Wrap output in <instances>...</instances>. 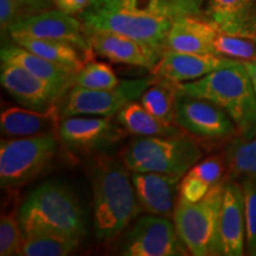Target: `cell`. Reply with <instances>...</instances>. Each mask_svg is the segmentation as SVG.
I'll return each mask as SVG.
<instances>
[{"instance_id":"6da1fadb","label":"cell","mask_w":256,"mask_h":256,"mask_svg":"<svg viewBox=\"0 0 256 256\" xmlns=\"http://www.w3.org/2000/svg\"><path fill=\"white\" fill-rule=\"evenodd\" d=\"M184 14H196L180 0H92L78 17L86 30L124 34L162 54L172 23Z\"/></svg>"},{"instance_id":"7a4b0ae2","label":"cell","mask_w":256,"mask_h":256,"mask_svg":"<svg viewBox=\"0 0 256 256\" xmlns=\"http://www.w3.org/2000/svg\"><path fill=\"white\" fill-rule=\"evenodd\" d=\"M132 172L113 156H98L90 165L94 232L98 241L116 238L142 212Z\"/></svg>"},{"instance_id":"3957f363","label":"cell","mask_w":256,"mask_h":256,"mask_svg":"<svg viewBox=\"0 0 256 256\" xmlns=\"http://www.w3.org/2000/svg\"><path fill=\"white\" fill-rule=\"evenodd\" d=\"M179 88L226 110L238 126V136H256V94L243 62L217 69L194 81L179 83Z\"/></svg>"},{"instance_id":"277c9868","label":"cell","mask_w":256,"mask_h":256,"mask_svg":"<svg viewBox=\"0 0 256 256\" xmlns=\"http://www.w3.org/2000/svg\"><path fill=\"white\" fill-rule=\"evenodd\" d=\"M24 234L50 232L82 240L86 235L84 211L75 194L57 182L34 188L18 215Z\"/></svg>"},{"instance_id":"5b68a950","label":"cell","mask_w":256,"mask_h":256,"mask_svg":"<svg viewBox=\"0 0 256 256\" xmlns=\"http://www.w3.org/2000/svg\"><path fill=\"white\" fill-rule=\"evenodd\" d=\"M130 172H159L183 178L198 162L203 152L184 134L168 136H136L121 154Z\"/></svg>"},{"instance_id":"8992f818","label":"cell","mask_w":256,"mask_h":256,"mask_svg":"<svg viewBox=\"0 0 256 256\" xmlns=\"http://www.w3.org/2000/svg\"><path fill=\"white\" fill-rule=\"evenodd\" d=\"M224 182L215 185L196 203L178 202L174 222L188 252L194 256L220 255V215Z\"/></svg>"},{"instance_id":"52a82bcc","label":"cell","mask_w":256,"mask_h":256,"mask_svg":"<svg viewBox=\"0 0 256 256\" xmlns=\"http://www.w3.org/2000/svg\"><path fill=\"white\" fill-rule=\"evenodd\" d=\"M58 148L55 132L2 139L0 144V183L17 188L30 183L50 164Z\"/></svg>"},{"instance_id":"ba28073f","label":"cell","mask_w":256,"mask_h":256,"mask_svg":"<svg viewBox=\"0 0 256 256\" xmlns=\"http://www.w3.org/2000/svg\"><path fill=\"white\" fill-rule=\"evenodd\" d=\"M156 76L124 80L113 89H88L72 86L63 96L60 118L75 115L113 116L130 102L142 98L144 92L156 81Z\"/></svg>"},{"instance_id":"9c48e42d","label":"cell","mask_w":256,"mask_h":256,"mask_svg":"<svg viewBox=\"0 0 256 256\" xmlns=\"http://www.w3.org/2000/svg\"><path fill=\"white\" fill-rule=\"evenodd\" d=\"M174 122L188 134L202 139L223 140L238 136V126L226 110L180 88L176 101Z\"/></svg>"},{"instance_id":"30bf717a","label":"cell","mask_w":256,"mask_h":256,"mask_svg":"<svg viewBox=\"0 0 256 256\" xmlns=\"http://www.w3.org/2000/svg\"><path fill=\"white\" fill-rule=\"evenodd\" d=\"M186 247L168 217H140L121 240L119 254L124 256L186 255Z\"/></svg>"},{"instance_id":"8fae6325","label":"cell","mask_w":256,"mask_h":256,"mask_svg":"<svg viewBox=\"0 0 256 256\" xmlns=\"http://www.w3.org/2000/svg\"><path fill=\"white\" fill-rule=\"evenodd\" d=\"M8 34L10 37L23 34L34 38L66 42L88 55H92V52L80 18L66 14L58 8L23 16L11 25Z\"/></svg>"},{"instance_id":"7c38bea8","label":"cell","mask_w":256,"mask_h":256,"mask_svg":"<svg viewBox=\"0 0 256 256\" xmlns=\"http://www.w3.org/2000/svg\"><path fill=\"white\" fill-rule=\"evenodd\" d=\"M57 133L69 148L81 152L110 147L124 136L122 130L110 120V116L92 115L60 118Z\"/></svg>"},{"instance_id":"4fadbf2b","label":"cell","mask_w":256,"mask_h":256,"mask_svg":"<svg viewBox=\"0 0 256 256\" xmlns=\"http://www.w3.org/2000/svg\"><path fill=\"white\" fill-rule=\"evenodd\" d=\"M0 82L2 88L23 107L34 110H46L66 90L44 81L17 64L2 60Z\"/></svg>"},{"instance_id":"5bb4252c","label":"cell","mask_w":256,"mask_h":256,"mask_svg":"<svg viewBox=\"0 0 256 256\" xmlns=\"http://www.w3.org/2000/svg\"><path fill=\"white\" fill-rule=\"evenodd\" d=\"M92 52L115 63L152 70L162 54L133 38L110 31L86 30Z\"/></svg>"},{"instance_id":"9a60e30c","label":"cell","mask_w":256,"mask_h":256,"mask_svg":"<svg viewBox=\"0 0 256 256\" xmlns=\"http://www.w3.org/2000/svg\"><path fill=\"white\" fill-rule=\"evenodd\" d=\"M244 197L240 182H224L220 215V255L241 256L246 250Z\"/></svg>"},{"instance_id":"2e32d148","label":"cell","mask_w":256,"mask_h":256,"mask_svg":"<svg viewBox=\"0 0 256 256\" xmlns=\"http://www.w3.org/2000/svg\"><path fill=\"white\" fill-rule=\"evenodd\" d=\"M240 60L214 54H190L166 49L152 70L156 78L177 83L194 81L217 69L235 66Z\"/></svg>"},{"instance_id":"e0dca14e","label":"cell","mask_w":256,"mask_h":256,"mask_svg":"<svg viewBox=\"0 0 256 256\" xmlns=\"http://www.w3.org/2000/svg\"><path fill=\"white\" fill-rule=\"evenodd\" d=\"M132 183L142 210L162 217H174L182 177L159 172H132Z\"/></svg>"},{"instance_id":"ac0fdd59","label":"cell","mask_w":256,"mask_h":256,"mask_svg":"<svg viewBox=\"0 0 256 256\" xmlns=\"http://www.w3.org/2000/svg\"><path fill=\"white\" fill-rule=\"evenodd\" d=\"M218 28L206 16L184 14L176 18L166 38V49L190 54H212Z\"/></svg>"},{"instance_id":"d6986e66","label":"cell","mask_w":256,"mask_h":256,"mask_svg":"<svg viewBox=\"0 0 256 256\" xmlns=\"http://www.w3.org/2000/svg\"><path fill=\"white\" fill-rule=\"evenodd\" d=\"M204 16L224 34L256 38V0H206Z\"/></svg>"},{"instance_id":"ffe728a7","label":"cell","mask_w":256,"mask_h":256,"mask_svg":"<svg viewBox=\"0 0 256 256\" xmlns=\"http://www.w3.org/2000/svg\"><path fill=\"white\" fill-rule=\"evenodd\" d=\"M60 120V113L56 104L46 110L10 107L2 112L0 128L8 138H28L55 132Z\"/></svg>"},{"instance_id":"44dd1931","label":"cell","mask_w":256,"mask_h":256,"mask_svg":"<svg viewBox=\"0 0 256 256\" xmlns=\"http://www.w3.org/2000/svg\"><path fill=\"white\" fill-rule=\"evenodd\" d=\"M0 58L4 62L17 64L28 70V72L34 74L37 78L44 80L51 84H55L66 92L74 86V78L76 75L74 70L50 62V60L26 50L25 48L18 46L14 42V44L8 43L2 48Z\"/></svg>"},{"instance_id":"7402d4cb","label":"cell","mask_w":256,"mask_h":256,"mask_svg":"<svg viewBox=\"0 0 256 256\" xmlns=\"http://www.w3.org/2000/svg\"><path fill=\"white\" fill-rule=\"evenodd\" d=\"M11 38L18 46L25 48L26 50L50 62L74 70L75 72H80L87 64L90 57V55L86 54L84 51L66 42L34 38L23 36V34H14V36H11Z\"/></svg>"},{"instance_id":"603a6c76","label":"cell","mask_w":256,"mask_h":256,"mask_svg":"<svg viewBox=\"0 0 256 256\" xmlns=\"http://www.w3.org/2000/svg\"><path fill=\"white\" fill-rule=\"evenodd\" d=\"M224 159L212 156L192 166L179 184L178 202L196 203L220 182H223Z\"/></svg>"},{"instance_id":"cb8c5ba5","label":"cell","mask_w":256,"mask_h":256,"mask_svg":"<svg viewBox=\"0 0 256 256\" xmlns=\"http://www.w3.org/2000/svg\"><path fill=\"white\" fill-rule=\"evenodd\" d=\"M116 121L124 130L136 136H168L182 134L180 128L156 119L142 104L130 102L116 114Z\"/></svg>"},{"instance_id":"d4e9b609","label":"cell","mask_w":256,"mask_h":256,"mask_svg":"<svg viewBox=\"0 0 256 256\" xmlns=\"http://www.w3.org/2000/svg\"><path fill=\"white\" fill-rule=\"evenodd\" d=\"M178 92L179 83L158 78L153 84L144 92L139 100L140 104L156 119L165 124H174Z\"/></svg>"},{"instance_id":"484cf974","label":"cell","mask_w":256,"mask_h":256,"mask_svg":"<svg viewBox=\"0 0 256 256\" xmlns=\"http://www.w3.org/2000/svg\"><path fill=\"white\" fill-rule=\"evenodd\" d=\"M224 162L228 166L230 179L238 182L256 179V136L232 138L224 152Z\"/></svg>"},{"instance_id":"4316f807","label":"cell","mask_w":256,"mask_h":256,"mask_svg":"<svg viewBox=\"0 0 256 256\" xmlns=\"http://www.w3.org/2000/svg\"><path fill=\"white\" fill-rule=\"evenodd\" d=\"M81 240L50 232L24 234L18 255L66 256L78 247Z\"/></svg>"},{"instance_id":"83f0119b","label":"cell","mask_w":256,"mask_h":256,"mask_svg":"<svg viewBox=\"0 0 256 256\" xmlns=\"http://www.w3.org/2000/svg\"><path fill=\"white\" fill-rule=\"evenodd\" d=\"M212 54L240 62H247L256 58L255 38L234 36L217 32L212 40Z\"/></svg>"},{"instance_id":"f1b7e54d","label":"cell","mask_w":256,"mask_h":256,"mask_svg":"<svg viewBox=\"0 0 256 256\" xmlns=\"http://www.w3.org/2000/svg\"><path fill=\"white\" fill-rule=\"evenodd\" d=\"M120 82L110 64L102 62L87 63L74 78V86L88 89H113Z\"/></svg>"},{"instance_id":"f546056e","label":"cell","mask_w":256,"mask_h":256,"mask_svg":"<svg viewBox=\"0 0 256 256\" xmlns=\"http://www.w3.org/2000/svg\"><path fill=\"white\" fill-rule=\"evenodd\" d=\"M240 183L244 197L246 252L248 255H256V179L247 178Z\"/></svg>"},{"instance_id":"4dcf8cb0","label":"cell","mask_w":256,"mask_h":256,"mask_svg":"<svg viewBox=\"0 0 256 256\" xmlns=\"http://www.w3.org/2000/svg\"><path fill=\"white\" fill-rule=\"evenodd\" d=\"M24 232L14 215H2L0 220V255H18Z\"/></svg>"},{"instance_id":"1f68e13d","label":"cell","mask_w":256,"mask_h":256,"mask_svg":"<svg viewBox=\"0 0 256 256\" xmlns=\"http://www.w3.org/2000/svg\"><path fill=\"white\" fill-rule=\"evenodd\" d=\"M23 11L17 0H0V28L2 34H8L11 25L23 17L20 12Z\"/></svg>"},{"instance_id":"d6a6232c","label":"cell","mask_w":256,"mask_h":256,"mask_svg":"<svg viewBox=\"0 0 256 256\" xmlns=\"http://www.w3.org/2000/svg\"><path fill=\"white\" fill-rule=\"evenodd\" d=\"M92 0H54L56 8L69 14H80L88 8Z\"/></svg>"},{"instance_id":"836d02e7","label":"cell","mask_w":256,"mask_h":256,"mask_svg":"<svg viewBox=\"0 0 256 256\" xmlns=\"http://www.w3.org/2000/svg\"><path fill=\"white\" fill-rule=\"evenodd\" d=\"M17 2L22 8L30 12L46 11L51 5H54V0H17Z\"/></svg>"},{"instance_id":"e575fe53","label":"cell","mask_w":256,"mask_h":256,"mask_svg":"<svg viewBox=\"0 0 256 256\" xmlns=\"http://www.w3.org/2000/svg\"><path fill=\"white\" fill-rule=\"evenodd\" d=\"M243 64L247 68L249 75H250L252 81V86H254L255 89V94H256V58L252 60H247V62H243Z\"/></svg>"},{"instance_id":"d590c367","label":"cell","mask_w":256,"mask_h":256,"mask_svg":"<svg viewBox=\"0 0 256 256\" xmlns=\"http://www.w3.org/2000/svg\"><path fill=\"white\" fill-rule=\"evenodd\" d=\"M184 4H186L196 14H200V6L204 0H180Z\"/></svg>"},{"instance_id":"8d00e7d4","label":"cell","mask_w":256,"mask_h":256,"mask_svg":"<svg viewBox=\"0 0 256 256\" xmlns=\"http://www.w3.org/2000/svg\"><path fill=\"white\" fill-rule=\"evenodd\" d=\"M255 43H256V38H255Z\"/></svg>"}]
</instances>
